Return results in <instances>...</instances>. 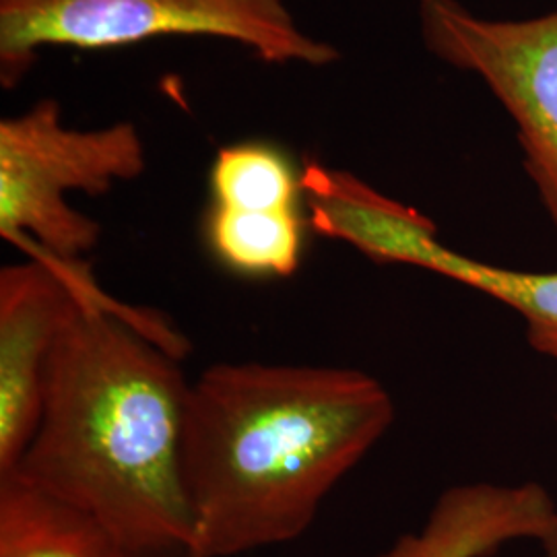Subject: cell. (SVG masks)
Segmentation results:
<instances>
[{"mask_svg": "<svg viewBox=\"0 0 557 557\" xmlns=\"http://www.w3.org/2000/svg\"><path fill=\"white\" fill-rule=\"evenodd\" d=\"M188 391L143 312L87 298L52 351L40 423L11 475L100 520L133 557H200L182 475Z\"/></svg>", "mask_w": 557, "mask_h": 557, "instance_id": "6da1fadb", "label": "cell"}, {"mask_svg": "<svg viewBox=\"0 0 557 557\" xmlns=\"http://www.w3.org/2000/svg\"><path fill=\"white\" fill-rule=\"evenodd\" d=\"M393 421L391 393L361 370L260 361L207 368L190 382L182 436L200 557L301 537Z\"/></svg>", "mask_w": 557, "mask_h": 557, "instance_id": "7a4b0ae2", "label": "cell"}, {"mask_svg": "<svg viewBox=\"0 0 557 557\" xmlns=\"http://www.w3.org/2000/svg\"><path fill=\"white\" fill-rule=\"evenodd\" d=\"M163 36L236 41L269 64L329 66L337 46L299 27L287 0H0V83L15 87L41 48L103 50Z\"/></svg>", "mask_w": 557, "mask_h": 557, "instance_id": "3957f363", "label": "cell"}, {"mask_svg": "<svg viewBox=\"0 0 557 557\" xmlns=\"http://www.w3.org/2000/svg\"><path fill=\"white\" fill-rule=\"evenodd\" d=\"M145 168L135 124L69 128L59 101L40 100L0 120V236L60 260H85L100 244V223L69 205L66 195L100 197L139 178Z\"/></svg>", "mask_w": 557, "mask_h": 557, "instance_id": "277c9868", "label": "cell"}, {"mask_svg": "<svg viewBox=\"0 0 557 557\" xmlns=\"http://www.w3.org/2000/svg\"><path fill=\"white\" fill-rule=\"evenodd\" d=\"M312 230L354 246L379 264H409L453 278L515 310L531 347L557 361V271H520L471 259L438 238V227L413 207L338 170L310 200Z\"/></svg>", "mask_w": 557, "mask_h": 557, "instance_id": "5b68a950", "label": "cell"}, {"mask_svg": "<svg viewBox=\"0 0 557 557\" xmlns=\"http://www.w3.org/2000/svg\"><path fill=\"white\" fill-rule=\"evenodd\" d=\"M418 17L425 48L478 75L515 120L527 174L557 232V11L490 20L460 0H419Z\"/></svg>", "mask_w": 557, "mask_h": 557, "instance_id": "8992f818", "label": "cell"}, {"mask_svg": "<svg viewBox=\"0 0 557 557\" xmlns=\"http://www.w3.org/2000/svg\"><path fill=\"white\" fill-rule=\"evenodd\" d=\"M29 260L0 269V478L20 467L40 423L46 370L87 298H103L85 260L20 244Z\"/></svg>", "mask_w": 557, "mask_h": 557, "instance_id": "52a82bcc", "label": "cell"}, {"mask_svg": "<svg viewBox=\"0 0 557 557\" xmlns=\"http://www.w3.org/2000/svg\"><path fill=\"white\" fill-rule=\"evenodd\" d=\"M515 541H531L557 557V506L539 483H465L440 496L418 533L379 557H490Z\"/></svg>", "mask_w": 557, "mask_h": 557, "instance_id": "ba28073f", "label": "cell"}, {"mask_svg": "<svg viewBox=\"0 0 557 557\" xmlns=\"http://www.w3.org/2000/svg\"><path fill=\"white\" fill-rule=\"evenodd\" d=\"M0 557H133L100 520L32 483L0 478Z\"/></svg>", "mask_w": 557, "mask_h": 557, "instance_id": "9c48e42d", "label": "cell"}, {"mask_svg": "<svg viewBox=\"0 0 557 557\" xmlns=\"http://www.w3.org/2000/svg\"><path fill=\"white\" fill-rule=\"evenodd\" d=\"M205 234L211 252L227 269L255 277H289L304 246V221L292 211L209 209Z\"/></svg>", "mask_w": 557, "mask_h": 557, "instance_id": "30bf717a", "label": "cell"}, {"mask_svg": "<svg viewBox=\"0 0 557 557\" xmlns=\"http://www.w3.org/2000/svg\"><path fill=\"white\" fill-rule=\"evenodd\" d=\"M213 207L236 211H292L301 193L285 153L262 143L230 145L218 151L209 172Z\"/></svg>", "mask_w": 557, "mask_h": 557, "instance_id": "8fae6325", "label": "cell"}]
</instances>
